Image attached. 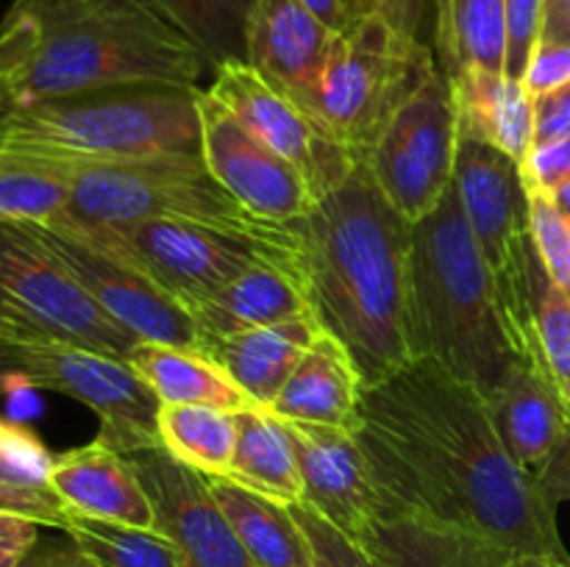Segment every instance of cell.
Returning a JSON list of instances; mask_svg holds the SVG:
<instances>
[{
    "instance_id": "6da1fadb",
    "label": "cell",
    "mask_w": 570,
    "mask_h": 567,
    "mask_svg": "<svg viewBox=\"0 0 570 567\" xmlns=\"http://www.w3.org/2000/svg\"><path fill=\"white\" fill-rule=\"evenodd\" d=\"M356 439L387 511L479 534L507 556L570 559L557 506L501 442L484 395L417 356L362 387Z\"/></svg>"
},
{
    "instance_id": "f6af8a7d",
    "label": "cell",
    "mask_w": 570,
    "mask_h": 567,
    "mask_svg": "<svg viewBox=\"0 0 570 567\" xmlns=\"http://www.w3.org/2000/svg\"><path fill=\"white\" fill-rule=\"evenodd\" d=\"M534 478H538L540 489H543V495L554 506L570 500V422L560 442H557V448L551 450V456Z\"/></svg>"
},
{
    "instance_id": "4dcf8cb0",
    "label": "cell",
    "mask_w": 570,
    "mask_h": 567,
    "mask_svg": "<svg viewBox=\"0 0 570 567\" xmlns=\"http://www.w3.org/2000/svg\"><path fill=\"white\" fill-rule=\"evenodd\" d=\"M70 167L0 153V226H45L70 206Z\"/></svg>"
},
{
    "instance_id": "1f68e13d",
    "label": "cell",
    "mask_w": 570,
    "mask_h": 567,
    "mask_svg": "<svg viewBox=\"0 0 570 567\" xmlns=\"http://www.w3.org/2000/svg\"><path fill=\"white\" fill-rule=\"evenodd\" d=\"M156 9L206 56L212 72L248 56V22L256 0H154Z\"/></svg>"
},
{
    "instance_id": "30bf717a",
    "label": "cell",
    "mask_w": 570,
    "mask_h": 567,
    "mask_svg": "<svg viewBox=\"0 0 570 567\" xmlns=\"http://www.w3.org/2000/svg\"><path fill=\"white\" fill-rule=\"evenodd\" d=\"M0 311L42 337L117 359L142 342L111 320L26 226H0Z\"/></svg>"
},
{
    "instance_id": "44dd1931",
    "label": "cell",
    "mask_w": 570,
    "mask_h": 567,
    "mask_svg": "<svg viewBox=\"0 0 570 567\" xmlns=\"http://www.w3.org/2000/svg\"><path fill=\"white\" fill-rule=\"evenodd\" d=\"M321 331L323 326L315 311H306L276 326L250 328L232 337H209L200 345V354L209 356L256 406L271 409Z\"/></svg>"
},
{
    "instance_id": "74e56055",
    "label": "cell",
    "mask_w": 570,
    "mask_h": 567,
    "mask_svg": "<svg viewBox=\"0 0 570 567\" xmlns=\"http://www.w3.org/2000/svg\"><path fill=\"white\" fill-rule=\"evenodd\" d=\"M0 511L6 515H20L28 520H37L39 526L61 528L67 526V506L50 487H26L0 478Z\"/></svg>"
},
{
    "instance_id": "9c48e42d",
    "label": "cell",
    "mask_w": 570,
    "mask_h": 567,
    "mask_svg": "<svg viewBox=\"0 0 570 567\" xmlns=\"http://www.w3.org/2000/svg\"><path fill=\"white\" fill-rule=\"evenodd\" d=\"M109 228L122 233L139 270L181 306L206 298L256 265H276L304 281L298 233L289 226L278 237L181 220H148Z\"/></svg>"
},
{
    "instance_id": "f5cc1de1",
    "label": "cell",
    "mask_w": 570,
    "mask_h": 567,
    "mask_svg": "<svg viewBox=\"0 0 570 567\" xmlns=\"http://www.w3.org/2000/svg\"><path fill=\"white\" fill-rule=\"evenodd\" d=\"M345 6H348V14L354 17L356 11H360V0H345Z\"/></svg>"
},
{
    "instance_id": "8992f818",
    "label": "cell",
    "mask_w": 570,
    "mask_h": 567,
    "mask_svg": "<svg viewBox=\"0 0 570 567\" xmlns=\"http://www.w3.org/2000/svg\"><path fill=\"white\" fill-rule=\"evenodd\" d=\"M65 215L98 226L181 220L200 226L278 237L287 226L250 215L206 167L200 150H167L139 159L70 167Z\"/></svg>"
},
{
    "instance_id": "7a4b0ae2",
    "label": "cell",
    "mask_w": 570,
    "mask_h": 567,
    "mask_svg": "<svg viewBox=\"0 0 570 567\" xmlns=\"http://www.w3.org/2000/svg\"><path fill=\"white\" fill-rule=\"evenodd\" d=\"M306 298L323 331L348 348L362 384L417 359L412 326V222L384 198L367 161L289 222Z\"/></svg>"
},
{
    "instance_id": "3957f363",
    "label": "cell",
    "mask_w": 570,
    "mask_h": 567,
    "mask_svg": "<svg viewBox=\"0 0 570 567\" xmlns=\"http://www.w3.org/2000/svg\"><path fill=\"white\" fill-rule=\"evenodd\" d=\"M6 17L39 28L31 59L0 81V111L117 87L198 89L206 56L154 0H14Z\"/></svg>"
},
{
    "instance_id": "e0dca14e",
    "label": "cell",
    "mask_w": 570,
    "mask_h": 567,
    "mask_svg": "<svg viewBox=\"0 0 570 567\" xmlns=\"http://www.w3.org/2000/svg\"><path fill=\"white\" fill-rule=\"evenodd\" d=\"M284 428L298 456L304 504L365 545L384 517V500L356 434L301 420H284Z\"/></svg>"
},
{
    "instance_id": "816d5d0a",
    "label": "cell",
    "mask_w": 570,
    "mask_h": 567,
    "mask_svg": "<svg viewBox=\"0 0 570 567\" xmlns=\"http://www.w3.org/2000/svg\"><path fill=\"white\" fill-rule=\"evenodd\" d=\"M551 198H554V203L560 206L562 217H566V222H568V226H570V181L566 183V187H560V189H557V192L551 195Z\"/></svg>"
},
{
    "instance_id": "7c38bea8",
    "label": "cell",
    "mask_w": 570,
    "mask_h": 567,
    "mask_svg": "<svg viewBox=\"0 0 570 567\" xmlns=\"http://www.w3.org/2000/svg\"><path fill=\"white\" fill-rule=\"evenodd\" d=\"M454 189L473 239L490 265L499 298H515L529 278L534 253L529 231V187L521 161L479 139L460 137Z\"/></svg>"
},
{
    "instance_id": "d6a6232c",
    "label": "cell",
    "mask_w": 570,
    "mask_h": 567,
    "mask_svg": "<svg viewBox=\"0 0 570 567\" xmlns=\"http://www.w3.org/2000/svg\"><path fill=\"white\" fill-rule=\"evenodd\" d=\"M65 534L100 567H184L178 550L159 528L67 515Z\"/></svg>"
},
{
    "instance_id": "681fc988",
    "label": "cell",
    "mask_w": 570,
    "mask_h": 567,
    "mask_svg": "<svg viewBox=\"0 0 570 567\" xmlns=\"http://www.w3.org/2000/svg\"><path fill=\"white\" fill-rule=\"evenodd\" d=\"M301 3H304L306 9L317 17V20L326 22L332 31H343L351 20L345 0H301Z\"/></svg>"
},
{
    "instance_id": "bcb514c9",
    "label": "cell",
    "mask_w": 570,
    "mask_h": 567,
    "mask_svg": "<svg viewBox=\"0 0 570 567\" xmlns=\"http://www.w3.org/2000/svg\"><path fill=\"white\" fill-rule=\"evenodd\" d=\"M426 3L429 0H360V11H356V14L371 11V14L384 17V20L393 28H399V31L417 37V28H421Z\"/></svg>"
},
{
    "instance_id": "7dc6e473",
    "label": "cell",
    "mask_w": 570,
    "mask_h": 567,
    "mask_svg": "<svg viewBox=\"0 0 570 567\" xmlns=\"http://www.w3.org/2000/svg\"><path fill=\"white\" fill-rule=\"evenodd\" d=\"M20 567H100L87 550L76 543H42L33 545L31 554L22 559Z\"/></svg>"
},
{
    "instance_id": "ffe728a7",
    "label": "cell",
    "mask_w": 570,
    "mask_h": 567,
    "mask_svg": "<svg viewBox=\"0 0 570 567\" xmlns=\"http://www.w3.org/2000/svg\"><path fill=\"white\" fill-rule=\"evenodd\" d=\"M50 489L72 515L156 528L154 504L134 465L98 437L95 442L56 456Z\"/></svg>"
},
{
    "instance_id": "b9f144b4",
    "label": "cell",
    "mask_w": 570,
    "mask_h": 567,
    "mask_svg": "<svg viewBox=\"0 0 570 567\" xmlns=\"http://www.w3.org/2000/svg\"><path fill=\"white\" fill-rule=\"evenodd\" d=\"M39 44L37 22L28 17H3L0 26V81L14 76Z\"/></svg>"
},
{
    "instance_id": "e575fe53",
    "label": "cell",
    "mask_w": 570,
    "mask_h": 567,
    "mask_svg": "<svg viewBox=\"0 0 570 567\" xmlns=\"http://www.w3.org/2000/svg\"><path fill=\"white\" fill-rule=\"evenodd\" d=\"M529 231L551 281L570 300V226L549 192L529 187Z\"/></svg>"
},
{
    "instance_id": "7402d4cb",
    "label": "cell",
    "mask_w": 570,
    "mask_h": 567,
    "mask_svg": "<svg viewBox=\"0 0 570 567\" xmlns=\"http://www.w3.org/2000/svg\"><path fill=\"white\" fill-rule=\"evenodd\" d=\"M184 309L193 317L200 339H209L276 326V322L306 315L312 306L304 281L295 272L276 265H256L228 281L226 287L193 300Z\"/></svg>"
},
{
    "instance_id": "836d02e7",
    "label": "cell",
    "mask_w": 570,
    "mask_h": 567,
    "mask_svg": "<svg viewBox=\"0 0 570 567\" xmlns=\"http://www.w3.org/2000/svg\"><path fill=\"white\" fill-rule=\"evenodd\" d=\"M529 309H532L540 356H543L570 415V300L549 278L538 250L529 261Z\"/></svg>"
},
{
    "instance_id": "d590c367",
    "label": "cell",
    "mask_w": 570,
    "mask_h": 567,
    "mask_svg": "<svg viewBox=\"0 0 570 567\" xmlns=\"http://www.w3.org/2000/svg\"><path fill=\"white\" fill-rule=\"evenodd\" d=\"M289 511H293L295 523L309 543L312 567H379L365 545L340 531L332 520H326L309 504H304V500L289 504Z\"/></svg>"
},
{
    "instance_id": "277c9868",
    "label": "cell",
    "mask_w": 570,
    "mask_h": 567,
    "mask_svg": "<svg viewBox=\"0 0 570 567\" xmlns=\"http://www.w3.org/2000/svg\"><path fill=\"white\" fill-rule=\"evenodd\" d=\"M412 326L417 356L440 361L482 395L515 359L495 276L454 183L412 228Z\"/></svg>"
},
{
    "instance_id": "8d00e7d4",
    "label": "cell",
    "mask_w": 570,
    "mask_h": 567,
    "mask_svg": "<svg viewBox=\"0 0 570 567\" xmlns=\"http://www.w3.org/2000/svg\"><path fill=\"white\" fill-rule=\"evenodd\" d=\"M56 456L39 442L31 428L0 417V461L6 478L26 487H50Z\"/></svg>"
},
{
    "instance_id": "c3c4849f",
    "label": "cell",
    "mask_w": 570,
    "mask_h": 567,
    "mask_svg": "<svg viewBox=\"0 0 570 567\" xmlns=\"http://www.w3.org/2000/svg\"><path fill=\"white\" fill-rule=\"evenodd\" d=\"M17 331H20V326L0 311V395L22 384L20 356H17Z\"/></svg>"
},
{
    "instance_id": "83f0119b",
    "label": "cell",
    "mask_w": 570,
    "mask_h": 567,
    "mask_svg": "<svg viewBox=\"0 0 570 567\" xmlns=\"http://www.w3.org/2000/svg\"><path fill=\"white\" fill-rule=\"evenodd\" d=\"M228 478L287 506L304 500L298 456L282 417L265 406L237 411V442Z\"/></svg>"
},
{
    "instance_id": "8fae6325",
    "label": "cell",
    "mask_w": 570,
    "mask_h": 567,
    "mask_svg": "<svg viewBox=\"0 0 570 567\" xmlns=\"http://www.w3.org/2000/svg\"><path fill=\"white\" fill-rule=\"evenodd\" d=\"M456 145L454 92L438 67L401 103L365 161L384 198L415 226L438 209L454 183Z\"/></svg>"
},
{
    "instance_id": "603a6c76",
    "label": "cell",
    "mask_w": 570,
    "mask_h": 567,
    "mask_svg": "<svg viewBox=\"0 0 570 567\" xmlns=\"http://www.w3.org/2000/svg\"><path fill=\"white\" fill-rule=\"evenodd\" d=\"M362 387L365 384L348 348L328 331H321L282 392L276 395L271 411L282 420L317 422V426L354 431Z\"/></svg>"
},
{
    "instance_id": "f35d334b",
    "label": "cell",
    "mask_w": 570,
    "mask_h": 567,
    "mask_svg": "<svg viewBox=\"0 0 570 567\" xmlns=\"http://www.w3.org/2000/svg\"><path fill=\"white\" fill-rule=\"evenodd\" d=\"M543 0H507V76L521 81L540 33Z\"/></svg>"
},
{
    "instance_id": "7bdbcfd3",
    "label": "cell",
    "mask_w": 570,
    "mask_h": 567,
    "mask_svg": "<svg viewBox=\"0 0 570 567\" xmlns=\"http://www.w3.org/2000/svg\"><path fill=\"white\" fill-rule=\"evenodd\" d=\"M570 137V81L534 98V142Z\"/></svg>"
},
{
    "instance_id": "ab89813d",
    "label": "cell",
    "mask_w": 570,
    "mask_h": 567,
    "mask_svg": "<svg viewBox=\"0 0 570 567\" xmlns=\"http://www.w3.org/2000/svg\"><path fill=\"white\" fill-rule=\"evenodd\" d=\"M521 170L527 187L554 195L570 181V137L532 145Z\"/></svg>"
},
{
    "instance_id": "4316f807",
    "label": "cell",
    "mask_w": 570,
    "mask_h": 567,
    "mask_svg": "<svg viewBox=\"0 0 570 567\" xmlns=\"http://www.w3.org/2000/svg\"><path fill=\"white\" fill-rule=\"evenodd\" d=\"M126 361L142 376V381L154 389L161 404L217 406L228 411L256 406L209 356L198 350L139 342Z\"/></svg>"
},
{
    "instance_id": "5bb4252c",
    "label": "cell",
    "mask_w": 570,
    "mask_h": 567,
    "mask_svg": "<svg viewBox=\"0 0 570 567\" xmlns=\"http://www.w3.org/2000/svg\"><path fill=\"white\" fill-rule=\"evenodd\" d=\"M72 278L95 298V304L120 322L126 331L139 337L142 342L173 345V348L198 350L200 334L195 328L189 311L173 298L170 292L150 281L145 272L131 267L128 261L95 248L78 233L53 226H26Z\"/></svg>"
},
{
    "instance_id": "5b68a950",
    "label": "cell",
    "mask_w": 570,
    "mask_h": 567,
    "mask_svg": "<svg viewBox=\"0 0 570 567\" xmlns=\"http://www.w3.org/2000/svg\"><path fill=\"white\" fill-rule=\"evenodd\" d=\"M198 89L117 87L11 106L0 111V153L83 167L200 150Z\"/></svg>"
},
{
    "instance_id": "cb8c5ba5",
    "label": "cell",
    "mask_w": 570,
    "mask_h": 567,
    "mask_svg": "<svg viewBox=\"0 0 570 567\" xmlns=\"http://www.w3.org/2000/svg\"><path fill=\"white\" fill-rule=\"evenodd\" d=\"M365 548L379 567H504L512 559L479 534L417 511H387Z\"/></svg>"
},
{
    "instance_id": "ba28073f",
    "label": "cell",
    "mask_w": 570,
    "mask_h": 567,
    "mask_svg": "<svg viewBox=\"0 0 570 567\" xmlns=\"http://www.w3.org/2000/svg\"><path fill=\"white\" fill-rule=\"evenodd\" d=\"M20 326V322H17ZM20 381L67 395L98 417V439L117 454L161 445V400L126 359L48 339L31 328L17 331Z\"/></svg>"
},
{
    "instance_id": "52a82bcc",
    "label": "cell",
    "mask_w": 570,
    "mask_h": 567,
    "mask_svg": "<svg viewBox=\"0 0 570 567\" xmlns=\"http://www.w3.org/2000/svg\"><path fill=\"white\" fill-rule=\"evenodd\" d=\"M438 67L417 37L371 11L356 14L334 33L312 115L356 161H365L401 103Z\"/></svg>"
},
{
    "instance_id": "f546056e",
    "label": "cell",
    "mask_w": 570,
    "mask_h": 567,
    "mask_svg": "<svg viewBox=\"0 0 570 567\" xmlns=\"http://www.w3.org/2000/svg\"><path fill=\"white\" fill-rule=\"evenodd\" d=\"M161 445L204 476H228L237 442V411L217 406H173L159 411Z\"/></svg>"
},
{
    "instance_id": "f907efd6",
    "label": "cell",
    "mask_w": 570,
    "mask_h": 567,
    "mask_svg": "<svg viewBox=\"0 0 570 567\" xmlns=\"http://www.w3.org/2000/svg\"><path fill=\"white\" fill-rule=\"evenodd\" d=\"M504 567H570V559H551V556H512Z\"/></svg>"
},
{
    "instance_id": "db71d44e",
    "label": "cell",
    "mask_w": 570,
    "mask_h": 567,
    "mask_svg": "<svg viewBox=\"0 0 570 567\" xmlns=\"http://www.w3.org/2000/svg\"><path fill=\"white\" fill-rule=\"evenodd\" d=\"M0 478H6V470H3V461H0ZM9 481V478H6Z\"/></svg>"
},
{
    "instance_id": "d6986e66",
    "label": "cell",
    "mask_w": 570,
    "mask_h": 567,
    "mask_svg": "<svg viewBox=\"0 0 570 567\" xmlns=\"http://www.w3.org/2000/svg\"><path fill=\"white\" fill-rule=\"evenodd\" d=\"M484 404L512 459L538 476L570 422L549 367L538 359H512L484 392Z\"/></svg>"
},
{
    "instance_id": "f1b7e54d",
    "label": "cell",
    "mask_w": 570,
    "mask_h": 567,
    "mask_svg": "<svg viewBox=\"0 0 570 567\" xmlns=\"http://www.w3.org/2000/svg\"><path fill=\"white\" fill-rule=\"evenodd\" d=\"M434 48L449 78L468 67L507 72V0H434Z\"/></svg>"
},
{
    "instance_id": "4fadbf2b",
    "label": "cell",
    "mask_w": 570,
    "mask_h": 567,
    "mask_svg": "<svg viewBox=\"0 0 570 567\" xmlns=\"http://www.w3.org/2000/svg\"><path fill=\"white\" fill-rule=\"evenodd\" d=\"M206 89L267 148L295 165L315 203L354 172L356 159L326 131V126L309 109L273 89L248 61L220 64L212 72Z\"/></svg>"
},
{
    "instance_id": "9a60e30c",
    "label": "cell",
    "mask_w": 570,
    "mask_h": 567,
    "mask_svg": "<svg viewBox=\"0 0 570 567\" xmlns=\"http://www.w3.org/2000/svg\"><path fill=\"white\" fill-rule=\"evenodd\" d=\"M198 120L206 167L250 215L278 226L309 215L315 198L304 176L267 148L209 89H198Z\"/></svg>"
},
{
    "instance_id": "60d3db41",
    "label": "cell",
    "mask_w": 570,
    "mask_h": 567,
    "mask_svg": "<svg viewBox=\"0 0 570 567\" xmlns=\"http://www.w3.org/2000/svg\"><path fill=\"white\" fill-rule=\"evenodd\" d=\"M570 81V44H543L538 42L532 50L521 83L532 98L551 92Z\"/></svg>"
},
{
    "instance_id": "484cf974",
    "label": "cell",
    "mask_w": 570,
    "mask_h": 567,
    "mask_svg": "<svg viewBox=\"0 0 570 567\" xmlns=\"http://www.w3.org/2000/svg\"><path fill=\"white\" fill-rule=\"evenodd\" d=\"M206 484L256 567H312L309 543L287 504L228 476H206Z\"/></svg>"
},
{
    "instance_id": "2e32d148",
    "label": "cell",
    "mask_w": 570,
    "mask_h": 567,
    "mask_svg": "<svg viewBox=\"0 0 570 567\" xmlns=\"http://www.w3.org/2000/svg\"><path fill=\"white\" fill-rule=\"evenodd\" d=\"M137 470L156 511V528L176 545L184 567H256L209 493L204 472L165 445L122 454Z\"/></svg>"
},
{
    "instance_id": "d4e9b609",
    "label": "cell",
    "mask_w": 570,
    "mask_h": 567,
    "mask_svg": "<svg viewBox=\"0 0 570 567\" xmlns=\"http://www.w3.org/2000/svg\"><path fill=\"white\" fill-rule=\"evenodd\" d=\"M449 81L460 137L493 145L515 161L527 159L534 142V98L527 87L507 72L482 67H468Z\"/></svg>"
},
{
    "instance_id": "ac0fdd59",
    "label": "cell",
    "mask_w": 570,
    "mask_h": 567,
    "mask_svg": "<svg viewBox=\"0 0 570 567\" xmlns=\"http://www.w3.org/2000/svg\"><path fill=\"white\" fill-rule=\"evenodd\" d=\"M334 33L301 0H256L245 61L273 89L312 111Z\"/></svg>"
},
{
    "instance_id": "ee69618b",
    "label": "cell",
    "mask_w": 570,
    "mask_h": 567,
    "mask_svg": "<svg viewBox=\"0 0 570 567\" xmlns=\"http://www.w3.org/2000/svg\"><path fill=\"white\" fill-rule=\"evenodd\" d=\"M39 523L0 511V567H20L39 543Z\"/></svg>"
}]
</instances>
